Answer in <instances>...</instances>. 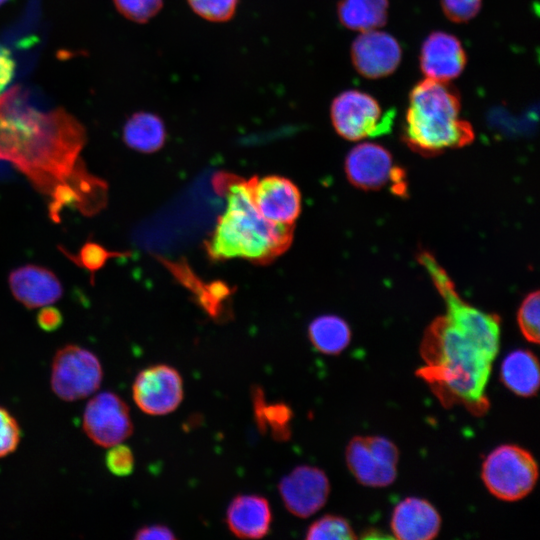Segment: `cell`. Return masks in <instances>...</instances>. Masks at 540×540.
Listing matches in <instances>:
<instances>
[{
  "instance_id": "30bf717a",
  "label": "cell",
  "mask_w": 540,
  "mask_h": 540,
  "mask_svg": "<svg viewBox=\"0 0 540 540\" xmlns=\"http://www.w3.org/2000/svg\"><path fill=\"white\" fill-rule=\"evenodd\" d=\"M133 399L144 413L154 416L174 411L183 399V380L179 372L166 364L141 370L132 386Z\"/></svg>"
},
{
  "instance_id": "7a4b0ae2",
  "label": "cell",
  "mask_w": 540,
  "mask_h": 540,
  "mask_svg": "<svg viewBox=\"0 0 540 540\" xmlns=\"http://www.w3.org/2000/svg\"><path fill=\"white\" fill-rule=\"evenodd\" d=\"M14 86L0 94V160L22 172L33 186L51 197L67 188L85 166L83 125L63 108L41 111Z\"/></svg>"
},
{
  "instance_id": "8992f818",
  "label": "cell",
  "mask_w": 540,
  "mask_h": 540,
  "mask_svg": "<svg viewBox=\"0 0 540 540\" xmlns=\"http://www.w3.org/2000/svg\"><path fill=\"white\" fill-rule=\"evenodd\" d=\"M394 111H384L371 95L358 90L339 94L331 105V120L343 138L358 141L388 133Z\"/></svg>"
},
{
  "instance_id": "277c9868",
  "label": "cell",
  "mask_w": 540,
  "mask_h": 540,
  "mask_svg": "<svg viewBox=\"0 0 540 540\" xmlns=\"http://www.w3.org/2000/svg\"><path fill=\"white\" fill-rule=\"evenodd\" d=\"M460 110L459 95L447 82L424 79L410 93L405 141L424 155L468 145L474 140V131L460 118Z\"/></svg>"
},
{
  "instance_id": "4316f807",
  "label": "cell",
  "mask_w": 540,
  "mask_h": 540,
  "mask_svg": "<svg viewBox=\"0 0 540 540\" xmlns=\"http://www.w3.org/2000/svg\"><path fill=\"white\" fill-rule=\"evenodd\" d=\"M188 3L202 18L222 22L234 15L238 0H188Z\"/></svg>"
},
{
  "instance_id": "83f0119b",
  "label": "cell",
  "mask_w": 540,
  "mask_h": 540,
  "mask_svg": "<svg viewBox=\"0 0 540 540\" xmlns=\"http://www.w3.org/2000/svg\"><path fill=\"white\" fill-rule=\"evenodd\" d=\"M117 10L127 19L145 23L162 8L163 0H113Z\"/></svg>"
},
{
  "instance_id": "ffe728a7",
  "label": "cell",
  "mask_w": 540,
  "mask_h": 540,
  "mask_svg": "<svg viewBox=\"0 0 540 540\" xmlns=\"http://www.w3.org/2000/svg\"><path fill=\"white\" fill-rule=\"evenodd\" d=\"M254 418L262 434L269 433L276 441H286L291 436L292 409L284 402H266L259 386L252 389Z\"/></svg>"
},
{
  "instance_id": "7c38bea8",
  "label": "cell",
  "mask_w": 540,
  "mask_h": 540,
  "mask_svg": "<svg viewBox=\"0 0 540 540\" xmlns=\"http://www.w3.org/2000/svg\"><path fill=\"white\" fill-rule=\"evenodd\" d=\"M278 489L286 509L294 516L307 518L325 505L330 483L320 468L300 465L280 480Z\"/></svg>"
},
{
  "instance_id": "1f68e13d",
  "label": "cell",
  "mask_w": 540,
  "mask_h": 540,
  "mask_svg": "<svg viewBox=\"0 0 540 540\" xmlns=\"http://www.w3.org/2000/svg\"><path fill=\"white\" fill-rule=\"evenodd\" d=\"M36 321L43 331L54 332L62 325L63 316L59 309L47 305L38 312Z\"/></svg>"
},
{
  "instance_id": "4dcf8cb0",
  "label": "cell",
  "mask_w": 540,
  "mask_h": 540,
  "mask_svg": "<svg viewBox=\"0 0 540 540\" xmlns=\"http://www.w3.org/2000/svg\"><path fill=\"white\" fill-rule=\"evenodd\" d=\"M444 14L453 22L471 20L479 12L482 0H442Z\"/></svg>"
},
{
  "instance_id": "4fadbf2b",
  "label": "cell",
  "mask_w": 540,
  "mask_h": 540,
  "mask_svg": "<svg viewBox=\"0 0 540 540\" xmlns=\"http://www.w3.org/2000/svg\"><path fill=\"white\" fill-rule=\"evenodd\" d=\"M402 50L390 34L376 29L361 32L351 46V59L363 77L377 79L392 74L401 61Z\"/></svg>"
},
{
  "instance_id": "5bb4252c",
  "label": "cell",
  "mask_w": 540,
  "mask_h": 540,
  "mask_svg": "<svg viewBox=\"0 0 540 540\" xmlns=\"http://www.w3.org/2000/svg\"><path fill=\"white\" fill-rule=\"evenodd\" d=\"M254 203L267 220L293 224L301 211V195L298 187L289 179L272 175L261 179L252 178Z\"/></svg>"
},
{
  "instance_id": "603a6c76",
  "label": "cell",
  "mask_w": 540,
  "mask_h": 540,
  "mask_svg": "<svg viewBox=\"0 0 540 540\" xmlns=\"http://www.w3.org/2000/svg\"><path fill=\"white\" fill-rule=\"evenodd\" d=\"M308 335L315 349L326 355L341 353L351 339L349 325L335 315L315 318L309 325Z\"/></svg>"
},
{
  "instance_id": "9a60e30c",
  "label": "cell",
  "mask_w": 540,
  "mask_h": 540,
  "mask_svg": "<svg viewBox=\"0 0 540 540\" xmlns=\"http://www.w3.org/2000/svg\"><path fill=\"white\" fill-rule=\"evenodd\" d=\"M465 65V51L459 39L454 35L435 31L423 42L420 68L426 78L448 82L458 77Z\"/></svg>"
},
{
  "instance_id": "484cf974",
  "label": "cell",
  "mask_w": 540,
  "mask_h": 540,
  "mask_svg": "<svg viewBox=\"0 0 540 540\" xmlns=\"http://www.w3.org/2000/svg\"><path fill=\"white\" fill-rule=\"evenodd\" d=\"M539 292H531L522 301L518 314L517 322L522 335L531 343L539 342Z\"/></svg>"
},
{
  "instance_id": "6da1fadb",
  "label": "cell",
  "mask_w": 540,
  "mask_h": 540,
  "mask_svg": "<svg viewBox=\"0 0 540 540\" xmlns=\"http://www.w3.org/2000/svg\"><path fill=\"white\" fill-rule=\"evenodd\" d=\"M419 262L442 296L446 313L425 331L417 376L444 407L463 406L475 416L488 411L486 387L500 345V318L465 302L443 267L428 252Z\"/></svg>"
},
{
  "instance_id": "5b68a950",
  "label": "cell",
  "mask_w": 540,
  "mask_h": 540,
  "mask_svg": "<svg viewBox=\"0 0 540 540\" xmlns=\"http://www.w3.org/2000/svg\"><path fill=\"white\" fill-rule=\"evenodd\" d=\"M482 480L488 491L504 501L526 497L538 479V465L526 449L505 444L492 450L482 464Z\"/></svg>"
},
{
  "instance_id": "f546056e",
  "label": "cell",
  "mask_w": 540,
  "mask_h": 540,
  "mask_svg": "<svg viewBox=\"0 0 540 540\" xmlns=\"http://www.w3.org/2000/svg\"><path fill=\"white\" fill-rule=\"evenodd\" d=\"M107 469L115 476H128L134 469V455L132 450L124 444L111 446L105 455Z\"/></svg>"
},
{
  "instance_id": "d6a6232c",
  "label": "cell",
  "mask_w": 540,
  "mask_h": 540,
  "mask_svg": "<svg viewBox=\"0 0 540 540\" xmlns=\"http://www.w3.org/2000/svg\"><path fill=\"white\" fill-rule=\"evenodd\" d=\"M14 69L15 64L10 52L0 46V94L12 80Z\"/></svg>"
},
{
  "instance_id": "ba28073f",
  "label": "cell",
  "mask_w": 540,
  "mask_h": 540,
  "mask_svg": "<svg viewBox=\"0 0 540 540\" xmlns=\"http://www.w3.org/2000/svg\"><path fill=\"white\" fill-rule=\"evenodd\" d=\"M345 458L349 471L364 486L385 487L396 479L399 451L385 437L355 436L347 445Z\"/></svg>"
},
{
  "instance_id": "2e32d148",
  "label": "cell",
  "mask_w": 540,
  "mask_h": 540,
  "mask_svg": "<svg viewBox=\"0 0 540 540\" xmlns=\"http://www.w3.org/2000/svg\"><path fill=\"white\" fill-rule=\"evenodd\" d=\"M8 284L14 298L28 309L47 306L63 295V286L49 269L27 264L12 270Z\"/></svg>"
},
{
  "instance_id": "e0dca14e",
  "label": "cell",
  "mask_w": 540,
  "mask_h": 540,
  "mask_svg": "<svg viewBox=\"0 0 540 540\" xmlns=\"http://www.w3.org/2000/svg\"><path fill=\"white\" fill-rule=\"evenodd\" d=\"M390 526L397 539L430 540L439 533L441 517L429 501L408 497L393 509Z\"/></svg>"
},
{
  "instance_id": "3957f363",
  "label": "cell",
  "mask_w": 540,
  "mask_h": 540,
  "mask_svg": "<svg viewBox=\"0 0 540 540\" xmlns=\"http://www.w3.org/2000/svg\"><path fill=\"white\" fill-rule=\"evenodd\" d=\"M213 186L226 198V209L205 243L212 260L243 258L268 264L289 248L293 224L272 222L261 215L252 196V178L220 172Z\"/></svg>"
},
{
  "instance_id": "f1b7e54d",
  "label": "cell",
  "mask_w": 540,
  "mask_h": 540,
  "mask_svg": "<svg viewBox=\"0 0 540 540\" xmlns=\"http://www.w3.org/2000/svg\"><path fill=\"white\" fill-rule=\"evenodd\" d=\"M21 440V429L16 418L0 406V458L13 453Z\"/></svg>"
},
{
  "instance_id": "9c48e42d",
  "label": "cell",
  "mask_w": 540,
  "mask_h": 540,
  "mask_svg": "<svg viewBox=\"0 0 540 540\" xmlns=\"http://www.w3.org/2000/svg\"><path fill=\"white\" fill-rule=\"evenodd\" d=\"M83 429L96 445L102 447L123 442L133 432L127 404L115 393L97 394L84 409Z\"/></svg>"
},
{
  "instance_id": "8fae6325",
  "label": "cell",
  "mask_w": 540,
  "mask_h": 540,
  "mask_svg": "<svg viewBox=\"0 0 540 540\" xmlns=\"http://www.w3.org/2000/svg\"><path fill=\"white\" fill-rule=\"evenodd\" d=\"M348 180L356 187L373 190L393 183L396 193L404 191V173L393 166L391 154L375 143H361L348 154L345 162Z\"/></svg>"
},
{
  "instance_id": "ac0fdd59",
  "label": "cell",
  "mask_w": 540,
  "mask_h": 540,
  "mask_svg": "<svg viewBox=\"0 0 540 540\" xmlns=\"http://www.w3.org/2000/svg\"><path fill=\"white\" fill-rule=\"evenodd\" d=\"M226 521L229 530L239 538L259 539L268 534L272 513L266 498L259 495H238L228 506Z\"/></svg>"
},
{
  "instance_id": "52a82bcc",
  "label": "cell",
  "mask_w": 540,
  "mask_h": 540,
  "mask_svg": "<svg viewBox=\"0 0 540 540\" xmlns=\"http://www.w3.org/2000/svg\"><path fill=\"white\" fill-rule=\"evenodd\" d=\"M103 369L98 357L90 350L68 344L57 350L52 361L51 387L64 401H76L98 390Z\"/></svg>"
},
{
  "instance_id": "cb8c5ba5",
  "label": "cell",
  "mask_w": 540,
  "mask_h": 540,
  "mask_svg": "<svg viewBox=\"0 0 540 540\" xmlns=\"http://www.w3.org/2000/svg\"><path fill=\"white\" fill-rule=\"evenodd\" d=\"M305 538L309 540H351L355 539L356 535L345 518L337 515H325L310 525Z\"/></svg>"
},
{
  "instance_id": "e575fe53",
  "label": "cell",
  "mask_w": 540,
  "mask_h": 540,
  "mask_svg": "<svg viewBox=\"0 0 540 540\" xmlns=\"http://www.w3.org/2000/svg\"><path fill=\"white\" fill-rule=\"evenodd\" d=\"M12 165L4 160H0V181L12 176Z\"/></svg>"
},
{
  "instance_id": "d4e9b609",
  "label": "cell",
  "mask_w": 540,
  "mask_h": 540,
  "mask_svg": "<svg viewBox=\"0 0 540 540\" xmlns=\"http://www.w3.org/2000/svg\"><path fill=\"white\" fill-rule=\"evenodd\" d=\"M61 250L67 258L73 261L77 266L89 271L92 278H94L95 272L106 264L108 259L126 255V253L109 251L104 246L94 241H87L76 255L71 254L63 248H61Z\"/></svg>"
},
{
  "instance_id": "44dd1931",
  "label": "cell",
  "mask_w": 540,
  "mask_h": 540,
  "mask_svg": "<svg viewBox=\"0 0 540 540\" xmlns=\"http://www.w3.org/2000/svg\"><path fill=\"white\" fill-rule=\"evenodd\" d=\"M163 121L155 114L137 112L125 123L123 139L126 145L143 153L159 150L165 142Z\"/></svg>"
},
{
  "instance_id": "836d02e7",
  "label": "cell",
  "mask_w": 540,
  "mask_h": 540,
  "mask_svg": "<svg viewBox=\"0 0 540 540\" xmlns=\"http://www.w3.org/2000/svg\"><path fill=\"white\" fill-rule=\"evenodd\" d=\"M135 539L137 540H144V539H175V535L165 525H151V526H144L140 528L136 534Z\"/></svg>"
},
{
  "instance_id": "7402d4cb",
  "label": "cell",
  "mask_w": 540,
  "mask_h": 540,
  "mask_svg": "<svg viewBox=\"0 0 540 540\" xmlns=\"http://www.w3.org/2000/svg\"><path fill=\"white\" fill-rule=\"evenodd\" d=\"M337 12L346 28L370 31L386 23L388 0H340Z\"/></svg>"
},
{
  "instance_id": "d6986e66",
  "label": "cell",
  "mask_w": 540,
  "mask_h": 540,
  "mask_svg": "<svg viewBox=\"0 0 540 540\" xmlns=\"http://www.w3.org/2000/svg\"><path fill=\"white\" fill-rule=\"evenodd\" d=\"M500 377L503 384L514 394L530 397L537 393L540 382L536 356L528 350H514L501 364Z\"/></svg>"
},
{
  "instance_id": "d590c367",
  "label": "cell",
  "mask_w": 540,
  "mask_h": 540,
  "mask_svg": "<svg viewBox=\"0 0 540 540\" xmlns=\"http://www.w3.org/2000/svg\"><path fill=\"white\" fill-rule=\"evenodd\" d=\"M7 1H8V0H0V6H1L2 4H4L5 2H7Z\"/></svg>"
}]
</instances>
